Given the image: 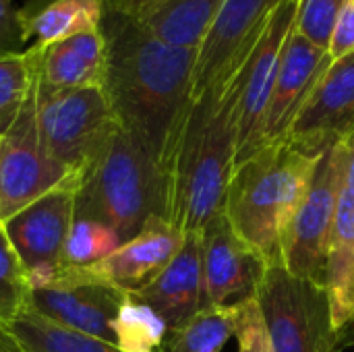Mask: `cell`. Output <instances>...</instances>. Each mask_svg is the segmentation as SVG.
<instances>
[{
  "label": "cell",
  "mask_w": 354,
  "mask_h": 352,
  "mask_svg": "<svg viewBox=\"0 0 354 352\" xmlns=\"http://www.w3.org/2000/svg\"><path fill=\"white\" fill-rule=\"evenodd\" d=\"M37 77L50 87H104L108 44L100 29H91L50 46H29Z\"/></svg>",
  "instance_id": "obj_19"
},
{
  "label": "cell",
  "mask_w": 354,
  "mask_h": 352,
  "mask_svg": "<svg viewBox=\"0 0 354 352\" xmlns=\"http://www.w3.org/2000/svg\"><path fill=\"white\" fill-rule=\"evenodd\" d=\"M236 303L203 307L180 330L170 332L164 352H222L236 328Z\"/></svg>",
  "instance_id": "obj_23"
},
{
  "label": "cell",
  "mask_w": 354,
  "mask_h": 352,
  "mask_svg": "<svg viewBox=\"0 0 354 352\" xmlns=\"http://www.w3.org/2000/svg\"><path fill=\"white\" fill-rule=\"evenodd\" d=\"M151 218L166 220V178L158 162L120 127L77 178L75 220H93L112 228L122 245L135 239Z\"/></svg>",
  "instance_id": "obj_4"
},
{
  "label": "cell",
  "mask_w": 354,
  "mask_h": 352,
  "mask_svg": "<svg viewBox=\"0 0 354 352\" xmlns=\"http://www.w3.org/2000/svg\"><path fill=\"white\" fill-rule=\"evenodd\" d=\"M243 66L224 83L193 98L164 170L166 222L187 234L224 212L239 143Z\"/></svg>",
  "instance_id": "obj_2"
},
{
  "label": "cell",
  "mask_w": 354,
  "mask_h": 352,
  "mask_svg": "<svg viewBox=\"0 0 354 352\" xmlns=\"http://www.w3.org/2000/svg\"><path fill=\"white\" fill-rule=\"evenodd\" d=\"M255 297L276 352H340L342 332L332 324L326 286L301 280L284 266H272Z\"/></svg>",
  "instance_id": "obj_6"
},
{
  "label": "cell",
  "mask_w": 354,
  "mask_h": 352,
  "mask_svg": "<svg viewBox=\"0 0 354 352\" xmlns=\"http://www.w3.org/2000/svg\"><path fill=\"white\" fill-rule=\"evenodd\" d=\"M23 352H120L114 344L62 328L27 309L6 324Z\"/></svg>",
  "instance_id": "obj_22"
},
{
  "label": "cell",
  "mask_w": 354,
  "mask_h": 352,
  "mask_svg": "<svg viewBox=\"0 0 354 352\" xmlns=\"http://www.w3.org/2000/svg\"><path fill=\"white\" fill-rule=\"evenodd\" d=\"M183 243L185 234L180 230L164 218H151L135 239L120 245L100 263L89 266V270L118 290L133 295L174 259Z\"/></svg>",
  "instance_id": "obj_16"
},
{
  "label": "cell",
  "mask_w": 354,
  "mask_h": 352,
  "mask_svg": "<svg viewBox=\"0 0 354 352\" xmlns=\"http://www.w3.org/2000/svg\"><path fill=\"white\" fill-rule=\"evenodd\" d=\"M354 131V54L332 62L319 77L284 139L322 151Z\"/></svg>",
  "instance_id": "obj_14"
},
{
  "label": "cell",
  "mask_w": 354,
  "mask_h": 352,
  "mask_svg": "<svg viewBox=\"0 0 354 352\" xmlns=\"http://www.w3.org/2000/svg\"><path fill=\"white\" fill-rule=\"evenodd\" d=\"M226 0H164L139 21L162 41L199 48Z\"/></svg>",
  "instance_id": "obj_21"
},
{
  "label": "cell",
  "mask_w": 354,
  "mask_h": 352,
  "mask_svg": "<svg viewBox=\"0 0 354 352\" xmlns=\"http://www.w3.org/2000/svg\"><path fill=\"white\" fill-rule=\"evenodd\" d=\"M201 268L203 307H224L232 299L239 303L255 297L270 266L234 232L222 212L201 232Z\"/></svg>",
  "instance_id": "obj_13"
},
{
  "label": "cell",
  "mask_w": 354,
  "mask_h": 352,
  "mask_svg": "<svg viewBox=\"0 0 354 352\" xmlns=\"http://www.w3.org/2000/svg\"><path fill=\"white\" fill-rule=\"evenodd\" d=\"M344 0H297L295 29L313 46L328 50Z\"/></svg>",
  "instance_id": "obj_28"
},
{
  "label": "cell",
  "mask_w": 354,
  "mask_h": 352,
  "mask_svg": "<svg viewBox=\"0 0 354 352\" xmlns=\"http://www.w3.org/2000/svg\"><path fill=\"white\" fill-rule=\"evenodd\" d=\"M322 154L324 149L313 151L280 139L232 170L224 214L234 232L270 268L284 261L286 234Z\"/></svg>",
  "instance_id": "obj_3"
},
{
  "label": "cell",
  "mask_w": 354,
  "mask_h": 352,
  "mask_svg": "<svg viewBox=\"0 0 354 352\" xmlns=\"http://www.w3.org/2000/svg\"><path fill=\"white\" fill-rule=\"evenodd\" d=\"M330 64L328 50L313 46L292 27L282 48L278 77L261 124L259 149L286 137L295 116Z\"/></svg>",
  "instance_id": "obj_15"
},
{
  "label": "cell",
  "mask_w": 354,
  "mask_h": 352,
  "mask_svg": "<svg viewBox=\"0 0 354 352\" xmlns=\"http://www.w3.org/2000/svg\"><path fill=\"white\" fill-rule=\"evenodd\" d=\"M344 160V139L324 149L284 243L282 266L292 276L317 286H326L328 280V253Z\"/></svg>",
  "instance_id": "obj_7"
},
{
  "label": "cell",
  "mask_w": 354,
  "mask_h": 352,
  "mask_svg": "<svg viewBox=\"0 0 354 352\" xmlns=\"http://www.w3.org/2000/svg\"><path fill=\"white\" fill-rule=\"evenodd\" d=\"M106 15V0H50L37 10H21L25 39L31 46L54 41L100 29Z\"/></svg>",
  "instance_id": "obj_20"
},
{
  "label": "cell",
  "mask_w": 354,
  "mask_h": 352,
  "mask_svg": "<svg viewBox=\"0 0 354 352\" xmlns=\"http://www.w3.org/2000/svg\"><path fill=\"white\" fill-rule=\"evenodd\" d=\"M284 0H226L203 37L195 64L193 98L228 81L253 52L270 17Z\"/></svg>",
  "instance_id": "obj_11"
},
{
  "label": "cell",
  "mask_w": 354,
  "mask_h": 352,
  "mask_svg": "<svg viewBox=\"0 0 354 352\" xmlns=\"http://www.w3.org/2000/svg\"><path fill=\"white\" fill-rule=\"evenodd\" d=\"M164 0H106V10L124 15V17H135L141 19L145 17L151 8H156Z\"/></svg>",
  "instance_id": "obj_32"
},
{
  "label": "cell",
  "mask_w": 354,
  "mask_h": 352,
  "mask_svg": "<svg viewBox=\"0 0 354 352\" xmlns=\"http://www.w3.org/2000/svg\"><path fill=\"white\" fill-rule=\"evenodd\" d=\"M0 352H23L6 326H0Z\"/></svg>",
  "instance_id": "obj_33"
},
{
  "label": "cell",
  "mask_w": 354,
  "mask_h": 352,
  "mask_svg": "<svg viewBox=\"0 0 354 352\" xmlns=\"http://www.w3.org/2000/svg\"><path fill=\"white\" fill-rule=\"evenodd\" d=\"M25 29L21 10L12 0H0V56L25 52Z\"/></svg>",
  "instance_id": "obj_30"
},
{
  "label": "cell",
  "mask_w": 354,
  "mask_h": 352,
  "mask_svg": "<svg viewBox=\"0 0 354 352\" xmlns=\"http://www.w3.org/2000/svg\"><path fill=\"white\" fill-rule=\"evenodd\" d=\"M35 106L46 151L75 178L97 160L118 129L102 87L62 89L37 77Z\"/></svg>",
  "instance_id": "obj_5"
},
{
  "label": "cell",
  "mask_w": 354,
  "mask_h": 352,
  "mask_svg": "<svg viewBox=\"0 0 354 352\" xmlns=\"http://www.w3.org/2000/svg\"><path fill=\"white\" fill-rule=\"evenodd\" d=\"M102 31L108 44L102 89L114 120L164 172L193 104L199 48L170 46L139 19L110 10Z\"/></svg>",
  "instance_id": "obj_1"
},
{
  "label": "cell",
  "mask_w": 354,
  "mask_h": 352,
  "mask_svg": "<svg viewBox=\"0 0 354 352\" xmlns=\"http://www.w3.org/2000/svg\"><path fill=\"white\" fill-rule=\"evenodd\" d=\"M344 145L346 160L334 214L326 280L332 324L338 332H344L354 322V131L344 137Z\"/></svg>",
  "instance_id": "obj_18"
},
{
  "label": "cell",
  "mask_w": 354,
  "mask_h": 352,
  "mask_svg": "<svg viewBox=\"0 0 354 352\" xmlns=\"http://www.w3.org/2000/svg\"><path fill=\"white\" fill-rule=\"evenodd\" d=\"M236 344L239 352H276L257 297H249L236 303Z\"/></svg>",
  "instance_id": "obj_29"
},
{
  "label": "cell",
  "mask_w": 354,
  "mask_h": 352,
  "mask_svg": "<svg viewBox=\"0 0 354 352\" xmlns=\"http://www.w3.org/2000/svg\"><path fill=\"white\" fill-rule=\"evenodd\" d=\"M31 303V280L0 226V326H6Z\"/></svg>",
  "instance_id": "obj_27"
},
{
  "label": "cell",
  "mask_w": 354,
  "mask_h": 352,
  "mask_svg": "<svg viewBox=\"0 0 354 352\" xmlns=\"http://www.w3.org/2000/svg\"><path fill=\"white\" fill-rule=\"evenodd\" d=\"M77 178L68 176L50 193L0 224L25 266L31 286L54 278L64 259V245L75 222Z\"/></svg>",
  "instance_id": "obj_10"
},
{
  "label": "cell",
  "mask_w": 354,
  "mask_h": 352,
  "mask_svg": "<svg viewBox=\"0 0 354 352\" xmlns=\"http://www.w3.org/2000/svg\"><path fill=\"white\" fill-rule=\"evenodd\" d=\"M122 245L120 237L106 224L93 220H75L64 245L62 266L89 268L112 255Z\"/></svg>",
  "instance_id": "obj_26"
},
{
  "label": "cell",
  "mask_w": 354,
  "mask_h": 352,
  "mask_svg": "<svg viewBox=\"0 0 354 352\" xmlns=\"http://www.w3.org/2000/svg\"><path fill=\"white\" fill-rule=\"evenodd\" d=\"M127 293L97 278L89 268L62 266L60 272L31 286L29 309L37 315L114 344V319Z\"/></svg>",
  "instance_id": "obj_9"
},
{
  "label": "cell",
  "mask_w": 354,
  "mask_h": 352,
  "mask_svg": "<svg viewBox=\"0 0 354 352\" xmlns=\"http://www.w3.org/2000/svg\"><path fill=\"white\" fill-rule=\"evenodd\" d=\"M112 330L114 346L120 352H164L170 334L166 322L131 295L118 309Z\"/></svg>",
  "instance_id": "obj_24"
},
{
  "label": "cell",
  "mask_w": 354,
  "mask_h": 352,
  "mask_svg": "<svg viewBox=\"0 0 354 352\" xmlns=\"http://www.w3.org/2000/svg\"><path fill=\"white\" fill-rule=\"evenodd\" d=\"M35 93L37 71L23 110L0 137V224L68 178V172L50 158L39 139Z\"/></svg>",
  "instance_id": "obj_8"
},
{
  "label": "cell",
  "mask_w": 354,
  "mask_h": 352,
  "mask_svg": "<svg viewBox=\"0 0 354 352\" xmlns=\"http://www.w3.org/2000/svg\"><path fill=\"white\" fill-rule=\"evenodd\" d=\"M131 297L151 307L170 332L189 324L203 309L201 234H187L174 259Z\"/></svg>",
  "instance_id": "obj_17"
},
{
  "label": "cell",
  "mask_w": 354,
  "mask_h": 352,
  "mask_svg": "<svg viewBox=\"0 0 354 352\" xmlns=\"http://www.w3.org/2000/svg\"><path fill=\"white\" fill-rule=\"evenodd\" d=\"M328 54L332 62L354 54V0H344L340 8V15L330 37Z\"/></svg>",
  "instance_id": "obj_31"
},
{
  "label": "cell",
  "mask_w": 354,
  "mask_h": 352,
  "mask_svg": "<svg viewBox=\"0 0 354 352\" xmlns=\"http://www.w3.org/2000/svg\"><path fill=\"white\" fill-rule=\"evenodd\" d=\"M297 0H284L270 17L253 52L243 64V89L239 104V143L234 166L259 151L261 124L270 106L274 83L280 68L282 48L295 27Z\"/></svg>",
  "instance_id": "obj_12"
},
{
  "label": "cell",
  "mask_w": 354,
  "mask_h": 352,
  "mask_svg": "<svg viewBox=\"0 0 354 352\" xmlns=\"http://www.w3.org/2000/svg\"><path fill=\"white\" fill-rule=\"evenodd\" d=\"M35 83V64L29 52L0 56V137L23 110Z\"/></svg>",
  "instance_id": "obj_25"
}]
</instances>
